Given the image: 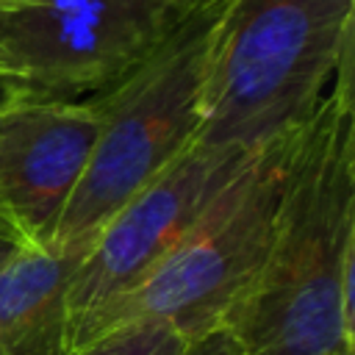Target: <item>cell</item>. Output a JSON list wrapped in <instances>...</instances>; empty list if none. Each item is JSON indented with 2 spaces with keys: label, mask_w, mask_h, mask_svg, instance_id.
Listing matches in <instances>:
<instances>
[{
  "label": "cell",
  "mask_w": 355,
  "mask_h": 355,
  "mask_svg": "<svg viewBox=\"0 0 355 355\" xmlns=\"http://www.w3.org/2000/svg\"><path fill=\"white\" fill-rule=\"evenodd\" d=\"M172 22L158 0H36L0 14V42L22 89L75 97L116 83Z\"/></svg>",
  "instance_id": "obj_6"
},
{
  "label": "cell",
  "mask_w": 355,
  "mask_h": 355,
  "mask_svg": "<svg viewBox=\"0 0 355 355\" xmlns=\"http://www.w3.org/2000/svg\"><path fill=\"white\" fill-rule=\"evenodd\" d=\"M347 53L311 116L294 128L266 261L230 311L244 355L355 349V111Z\"/></svg>",
  "instance_id": "obj_1"
},
{
  "label": "cell",
  "mask_w": 355,
  "mask_h": 355,
  "mask_svg": "<svg viewBox=\"0 0 355 355\" xmlns=\"http://www.w3.org/2000/svg\"><path fill=\"white\" fill-rule=\"evenodd\" d=\"M189 338L161 319H130L94 336L72 355H183Z\"/></svg>",
  "instance_id": "obj_9"
},
{
  "label": "cell",
  "mask_w": 355,
  "mask_h": 355,
  "mask_svg": "<svg viewBox=\"0 0 355 355\" xmlns=\"http://www.w3.org/2000/svg\"><path fill=\"white\" fill-rule=\"evenodd\" d=\"M36 0H0V14L6 11H14V8H22V6H33Z\"/></svg>",
  "instance_id": "obj_14"
},
{
  "label": "cell",
  "mask_w": 355,
  "mask_h": 355,
  "mask_svg": "<svg viewBox=\"0 0 355 355\" xmlns=\"http://www.w3.org/2000/svg\"><path fill=\"white\" fill-rule=\"evenodd\" d=\"M0 83H8V86L22 89V72L14 64V58L8 55V50L3 47V42H0Z\"/></svg>",
  "instance_id": "obj_13"
},
{
  "label": "cell",
  "mask_w": 355,
  "mask_h": 355,
  "mask_svg": "<svg viewBox=\"0 0 355 355\" xmlns=\"http://www.w3.org/2000/svg\"><path fill=\"white\" fill-rule=\"evenodd\" d=\"M183 355H244V352L227 327H214V330L191 338Z\"/></svg>",
  "instance_id": "obj_10"
},
{
  "label": "cell",
  "mask_w": 355,
  "mask_h": 355,
  "mask_svg": "<svg viewBox=\"0 0 355 355\" xmlns=\"http://www.w3.org/2000/svg\"><path fill=\"white\" fill-rule=\"evenodd\" d=\"M341 355H352V352H341Z\"/></svg>",
  "instance_id": "obj_16"
},
{
  "label": "cell",
  "mask_w": 355,
  "mask_h": 355,
  "mask_svg": "<svg viewBox=\"0 0 355 355\" xmlns=\"http://www.w3.org/2000/svg\"><path fill=\"white\" fill-rule=\"evenodd\" d=\"M164 6V11L172 17V19H183V17H191V14H200L205 8H214V6H222L227 0H158Z\"/></svg>",
  "instance_id": "obj_12"
},
{
  "label": "cell",
  "mask_w": 355,
  "mask_h": 355,
  "mask_svg": "<svg viewBox=\"0 0 355 355\" xmlns=\"http://www.w3.org/2000/svg\"><path fill=\"white\" fill-rule=\"evenodd\" d=\"M8 89V83H0V97H3V92Z\"/></svg>",
  "instance_id": "obj_15"
},
{
  "label": "cell",
  "mask_w": 355,
  "mask_h": 355,
  "mask_svg": "<svg viewBox=\"0 0 355 355\" xmlns=\"http://www.w3.org/2000/svg\"><path fill=\"white\" fill-rule=\"evenodd\" d=\"M291 133L294 128L252 153L175 252L122 302L108 327L130 319H161L191 341L225 324L272 247Z\"/></svg>",
  "instance_id": "obj_4"
},
{
  "label": "cell",
  "mask_w": 355,
  "mask_h": 355,
  "mask_svg": "<svg viewBox=\"0 0 355 355\" xmlns=\"http://www.w3.org/2000/svg\"><path fill=\"white\" fill-rule=\"evenodd\" d=\"M22 250H31V244L22 239V233H17V230L0 216V272H3Z\"/></svg>",
  "instance_id": "obj_11"
},
{
  "label": "cell",
  "mask_w": 355,
  "mask_h": 355,
  "mask_svg": "<svg viewBox=\"0 0 355 355\" xmlns=\"http://www.w3.org/2000/svg\"><path fill=\"white\" fill-rule=\"evenodd\" d=\"M92 239L22 250L0 272V355H69L67 288Z\"/></svg>",
  "instance_id": "obj_8"
},
{
  "label": "cell",
  "mask_w": 355,
  "mask_h": 355,
  "mask_svg": "<svg viewBox=\"0 0 355 355\" xmlns=\"http://www.w3.org/2000/svg\"><path fill=\"white\" fill-rule=\"evenodd\" d=\"M227 3L175 19L130 72L92 94L100 108V133L53 244L94 239L133 194L197 141L214 42Z\"/></svg>",
  "instance_id": "obj_3"
},
{
  "label": "cell",
  "mask_w": 355,
  "mask_h": 355,
  "mask_svg": "<svg viewBox=\"0 0 355 355\" xmlns=\"http://www.w3.org/2000/svg\"><path fill=\"white\" fill-rule=\"evenodd\" d=\"M252 153L194 141L97 230L67 288L72 352L108 327L122 302L175 252Z\"/></svg>",
  "instance_id": "obj_5"
},
{
  "label": "cell",
  "mask_w": 355,
  "mask_h": 355,
  "mask_svg": "<svg viewBox=\"0 0 355 355\" xmlns=\"http://www.w3.org/2000/svg\"><path fill=\"white\" fill-rule=\"evenodd\" d=\"M355 0H230L197 141L258 150L311 116L352 53Z\"/></svg>",
  "instance_id": "obj_2"
},
{
  "label": "cell",
  "mask_w": 355,
  "mask_h": 355,
  "mask_svg": "<svg viewBox=\"0 0 355 355\" xmlns=\"http://www.w3.org/2000/svg\"><path fill=\"white\" fill-rule=\"evenodd\" d=\"M100 133L94 100L8 86L0 97V216L31 247H50Z\"/></svg>",
  "instance_id": "obj_7"
}]
</instances>
